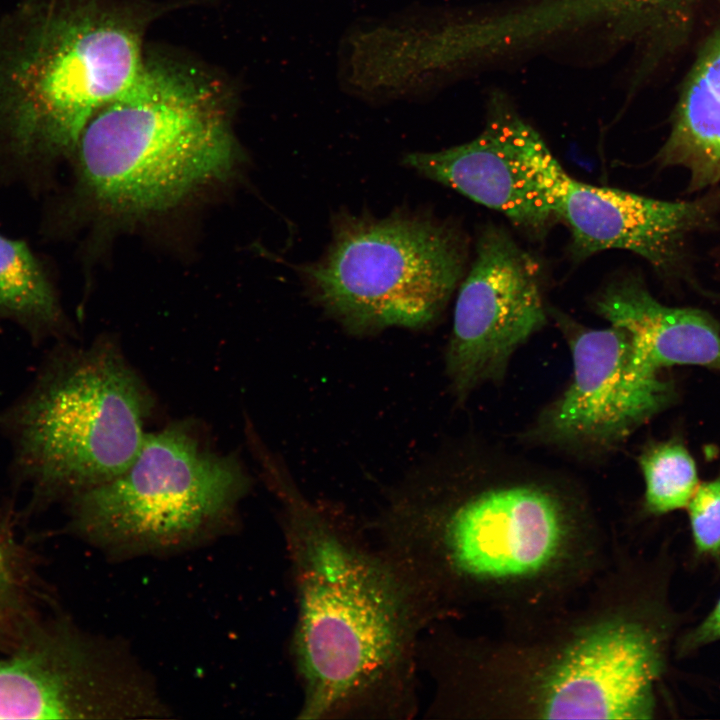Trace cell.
I'll use <instances>...</instances> for the list:
<instances>
[{
  "label": "cell",
  "instance_id": "6da1fadb",
  "mask_svg": "<svg viewBox=\"0 0 720 720\" xmlns=\"http://www.w3.org/2000/svg\"><path fill=\"white\" fill-rule=\"evenodd\" d=\"M373 529L428 627L476 610L504 628L538 621L580 599L611 553L580 482L490 445L394 488Z\"/></svg>",
  "mask_w": 720,
  "mask_h": 720
},
{
  "label": "cell",
  "instance_id": "7a4b0ae2",
  "mask_svg": "<svg viewBox=\"0 0 720 720\" xmlns=\"http://www.w3.org/2000/svg\"><path fill=\"white\" fill-rule=\"evenodd\" d=\"M665 576L612 533L609 562L564 609L496 635L430 626L418 649L434 687L427 717L654 718L678 626Z\"/></svg>",
  "mask_w": 720,
  "mask_h": 720
},
{
  "label": "cell",
  "instance_id": "3957f363",
  "mask_svg": "<svg viewBox=\"0 0 720 720\" xmlns=\"http://www.w3.org/2000/svg\"><path fill=\"white\" fill-rule=\"evenodd\" d=\"M263 471L280 504L296 596L298 718H413L427 624L407 587L344 512L305 496L278 461Z\"/></svg>",
  "mask_w": 720,
  "mask_h": 720
},
{
  "label": "cell",
  "instance_id": "277c9868",
  "mask_svg": "<svg viewBox=\"0 0 720 720\" xmlns=\"http://www.w3.org/2000/svg\"><path fill=\"white\" fill-rule=\"evenodd\" d=\"M160 11L122 0H19L0 18V184L39 196L92 117L140 75Z\"/></svg>",
  "mask_w": 720,
  "mask_h": 720
},
{
  "label": "cell",
  "instance_id": "5b68a950",
  "mask_svg": "<svg viewBox=\"0 0 720 720\" xmlns=\"http://www.w3.org/2000/svg\"><path fill=\"white\" fill-rule=\"evenodd\" d=\"M232 93L214 73L149 54L135 82L99 110L72 157L76 194L120 214L161 211L228 174Z\"/></svg>",
  "mask_w": 720,
  "mask_h": 720
},
{
  "label": "cell",
  "instance_id": "8992f818",
  "mask_svg": "<svg viewBox=\"0 0 720 720\" xmlns=\"http://www.w3.org/2000/svg\"><path fill=\"white\" fill-rule=\"evenodd\" d=\"M151 408L116 344L57 345L28 389L0 411L14 480L35 505L110 481L138 454Z\"/></svg>",
  "mask_w": 720,
  "mask_h": 720
},
{
  "label": "cell",
  "instance_id": "52a82bcc",
  "mask_svg": "<svg viewBox=\"0 0 720 720\" xmlns=\"http://www.w3.org/2000/svg\"><path fill=\"white\" fill-rule=\"evenodd\" d=\"M250 488L237 456L174 423L147 433L121 474L68 498L69 526L111 557L177 552L230 528Z\"/></svg>",
  "mask_w": 720,
  "mask_h": 720
},
{
  "label": "cell",
  "instance_id": "ba28073f",
  "mask_svg": "<svg viewBox=\"0 0 720 720\" xmlns=\"http://www.w3.org/2000/svg\"><path fill=\"white\" fill-rule=\"evenodd\" d=\"M466 240L424 212L378 218L342 211L315 261L296 267L312 299L350 332L421 328L436 320L462 278Z\"/></svg>",
  "mask_w": 720,
  "mask_h": 720
},
{
  "label": "cell",
  "instance_id": "9c48e42d",
  "mask_svg": "<svg viewBox=\"0 0 720 720\" xmlns=\"http://www.w3.org/2000/svg\"><path fill=\"white\" fill-rule=\"evenodd\" d=\"M0 658V719L163 718L135 659L63 617H44Z\"/></svg>",
  "mask_w": 720,
  "mask_h": 720
},
{
  "label": "cell",
  "instance_id": "30bf717a",
  "mask_svg": "<svg viewBox=\"0 0 720 720\" xmlns=\"http://www.w3.org/2000/svg\"><path fill=\"white\" fill-rule=\"evenodd\" d=\"M553 314L570 350L572 376L522 432L521 441L598 459L666 408L673 385L636 363L625 330L590 328L561 312Z\"/></svg>",
  "mask_w": 720,
  "mask_h": 720
},
{
  "label": "cell",
  "instance_id": "8fae6325",
  "mask_svg": "<svg viewBox=\"0 0 720 720\" xmlns=\"http://www.w3.org/2000/svg\"><path fill=\"white\" fill-rule=\"evenodd\" d=\"M512 138L551 212L568 224L576 256L622 249L664 275L682 276L689 237L716 224L720 216V188L691 201H666L595 186L571 177L540 135L519 118Z\"/></svg>",
  "mask_w": 720,
  "mask_h": 720
},
{
  "label": "cell",
  "instance_id": "7c38bea8",
  "mask_svg": "<svg viewBox=\"0 0 720 720\" xmlns=\"http://www.w3.org/2000/svg\"><path fill=\"white\" fill-rule=\"evenodd\" d=\"M539 272L533 256L504 229L484 227L457 295L445 353L458 400L501 381L516 351L546 324Z\"/></svg>",
  "mask_w": 720,
  "mask_h": 720
},
{
  "label": "cell",
  "instance_id": "4fadbf2b",
  "mask_svg": "<svg viewBox=\"0 0 720 720\" xmlns=\"http://www.w3.org/2000/svg\"><path fill=\"white\" fill-rule=\"evenodd\" d=\"M511 115H495L471 142L437 152L406 154L402 162L422 176L446 185L537 234L554 217L525 171L511 134Z\"/></svg>",
  "mask_w": 720,
  "mask_h": 720
},
{
  "label": "cell",
  "instance_id": "5bb4252c",
  "mask_svg": "<svg viewBox=\"0 0 720 720\" xmlns=\"http://www.w3.org/2000/svg\"><path fill=\"white\" fill-rule=\"evenodd\" d=\"M595 311L631 338L636 363L660 374L674 365L720 371V330L707 313L660 303L638 278L613 281L594 300Z\"/></svg>",
  "mask_w": 720,
  "mask_h": 720
},
{
  "label": "cell",
  "instance_id": "9a60e30c",
  "mask_svg": "<svg viewBox=\"0 0 720 720\" xmlns=\"http://www.w3.org/2000/svg\"><path fill=\"white\" fill-rule=\"evenodd\" d=\"M657 160L686 169L690 191L720 183V26L688 71Z\"/></svg>",
  "mask_w": 720,
  "mask_h": 720
},
{
  "label": "cell",
  "instance_id": "2e32d148",
  "mask_svg": "<svg viewBox=\"0 0 720 720\" xmlns=\"http://www.w3.org/2000/svg\"><path fill=\"white\" fill-rule=\"evenodd\" d=\"M0 319L40 345L64 336L67 321L48 268L22 239L0 233Z\"/></svg>",
  "mask_w": 720,
  "mask_h": 720
},
{
  "label": "cell",
  "instance_id": "e0dca14e",
  "mask_svg": "<svg viewBox=\"0 0 720 720\" xmlns=\"http://www.w3.org/2000/svg\"><path fill=\"white\" fill-rule=\"evenodd\" d=\"M44 596L30 552L0 512V652L15 647L45 617Z\"/></svg>",
  "mask_w": 720,
  "mask_h": 720
},
{
  "label": "cell",
  "instance_id": "ac0fdd59",
  "mask_svg": "<svg viewBox=\"0 0 720 720\" xmlns=\"http://www.w3.org/2000/svg\"><path fill=\"white\" fill-rule=\"evenodd\" d=\"M639 466L645 484L644 512L660 516L686 508L699 481L695 461L682 442L649 446L639 456Z\"/></svg>",
  "mask_w": 720,
  "mask_h": 720
},
{
  "label": "cell",
  "instance_id": "d6986e66",
  "mask_svg": "<svg viewBox=\"0 0 720 720\" xmlns=\"http://www.w3.org/2000/svg\"><path fill=\"white\" fill-rule=\"evenodd\" d=\"M704 0H568L575 19L597 14H616L654 30L680 28Z\"/></svg>",
  "mask_w": 720,
  "mask_h": 720
},
{
  "label": "cell",
  "instance_id": "ffe728a7",
  "mask_svg": "<svg viewBox=\"0 0 720 720\" xmlns=\"http://www.w3.org/2000/svg\"><path fill=\"white\" fill-rule=\"evenodd\" d=\"M697 553L720 556V478L699 483L687 506Z\"/></svg>",
  "mask_w": 720,
  "mask_h": 720
},
{
  "label": "cell",
  "instance_id": "44dd1931",
  "mask_svg": "<svg viewBox=\"0 0 720 720\" xmlns=\"http://www.w3.org/2000/svg\"><path fill=\"white\" fill-rule=\"evenodd\" d=\"M720 640V599L696 627L685 633L677 643V652L684 656Z\"/></svg>",
  "mask_w": 720,
  "mask_h": 720
}]
</instances>
